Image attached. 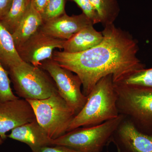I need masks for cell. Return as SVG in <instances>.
Listing matches in <instances>:
<instances>
[{
    "instance_id": "6da1fadb",
    "label": "cell",
    "mask_w": 152,
    "mask_h": 152,
    "mask_svg": "<svg viewBox=\"0 0 152 152\" xmlns=\"http://www.w3.org/2000/svg\"><path fill=\"white\" fill-rule=\"evenodd\" d=\"M104 27L102 41L92 48L76 53L57 50L53 53L52 59L78 76L86 96L104 77L111 75L114 83H122L145 69L137 56L135 39L114 23Z\"/></svg>"
},
{
    "instance_id": "7a4b0ae2",
    "label": "cell",
    "mask_w": 152,
    "mask_h": 152,
    "mask_svg": "<svg viewBox=\"0 0 152 152\" xmlns=\"http://www.w3.org/2000/svg\"><path fill=\"white\" fill-rule=\"evenodd\" d=\"M117 100L113 76L104 77L87 96L84 106L74 117L68 132L78 128L100 124L118 117Z\"/></svg>"
},
{
    "instance_id": "3957f363",
    "label": "cell",
    "mask_w": 152,
    "mask_h": 152,
    "mask_svg": "<svg viewBox=\"0 0 152 152\" xmlns=\"http://www.w3.org/2000/svg\"><path fill=\"white\" fill-rule=\"evenodd\" d=\"M7 71L16 93L22 99H43L58 93L53 80L40 67L23 61Z\"/></svg>"
},
{
    "instance_id": "277c9868",
    "label": "cell",
    "mask_w": 152,
    "mask_h": 152,
    "mask_svg": "<svg viewBox=\"0 0 152 152\" xmlns=\"http://www.w3.org/2000/svg\"><path fill=\"white\" fill-rule=\"evenodd\" d=\"M125 118L118 117L100 124L80 127L53 140V145H62L82 152H101L111 142L112 137Z\"/></svg>"
},
{
    "instance_id": "5b68a950",
    "label": "cell",
    "mask_w": 152,
    "mask_h": 152,
    "mask_svg": "<svg viewBox=\"0 0 152 152\" xmlns=\"http://www.w3.org/2000/svg\"><path fill=\"white\" fill-rule=\"evenodd\" d=\"M32 108L36 119L52 140L68 132L75 112L58 93L43 99H26Z\"/></svg>"
},
{
    "instance_id": "8992f818",
    "label": "cell",
    "mask_w": 152,
    "mask_h": 152,
    "mask_svg": "<svg viewBox=\"0 0 152 152\" xmlns=\"http://www.w3.org/2000/svg\"><path fill=\"white\" fill-rule=\"evenodd\" d=\"M120 114L134 124L152 126V87L114 83Z\"/></svg>"
},
{
    "instance_id": "52a82bcc",
    "label": "cell",
    "mask_w": 152,
    "mask_h": 152,
    "mask_svg": "<svg viewBox=\"0 0 152 152\" xmlns=\"http://www.w3.org/2000/svg\"><path fill=\"white\" fill-rule=\"evenodd\" d=\"M39 67L53 80L59 94L72 109L75 115L78 113L87 100V96L81 89L82 82L78 76L53 59L44 61Z\"/></svg>"
},
{
    "instance_id": "ba28073f",
    "label": "cell",
    "mask_w": 152,
    "mask_h": 152,
    "mask_svg": "<svg viewBox=\"0 0 152 152\" xmlns=\"http://www.w3.org/2000/svg\"><path fill=\"white\" fill-rule=\"evenodd\" d=\"M64 41L49 36L39 29L16 49L23 61L39 67L44 61L52 59L56 49H63Z\"/></svg>"
},
{
    "instance_id": "9c48e42d",
    "label": "cell",
    "mask_w": 152,
    "mask_h": 152,
    "mask_svg": "<svg viewBox=\"0 0 152 152\" xmlns=\"http://www.w3.org/2000/svg\"><path fill=\"white\" fill-rule=\"evenodd\" d=\"M111 142L120 152H152V134L142 132L125 117Z\"/></svg>"
},
{
    "instance_id": "30bf717a",
    "label": "cell",
    "mask_w": 152,
    "mask_h": 152,
    "mask_svg": "<svg viewBox=\"0 0 152 152\" xmlns=\"http://www.w3.org/2000/svg\"><path fill=\"white\" fill-rule=\"evenodd\" d=\"M35 115L28 102L20 98L0 103V138L5 140L7 133L15 128L35 121Z\"/></svg>"
},
{
    "instance_id": "8fae6325",
    "label": "cell",
    "mask_w": 152,
    "mask_h": 152,
    "mask_svg": "<svg viewBox=\"0 0 152 152\" xmlns=\"http://www.w3.org/2000/svg\"><path fill=\"white\" fill-rule=\"evenodd\" d=\"M91 25L94 24L83 13L69 16L65 13L45 22L39 30L53 37L66 40L82 29Z\"/></svg>"
},
{
    "instance_id": "7c38bea8",
    "label": "cell",
    "mask_w": 152,
    "mask_h": 152,
    "mask_svg": "<svg viewBox=\"0 0 152 152\" xmlns=\"http://www.w3.org/2000/svg\"><path fill=\"white\" fill-rule=\"evenodd\" d=\"M7 137L26 144L34 152L53 145L52 141L37 120L14 129Z\"/></svg>"
},
{
    "instance_id": "4fadbf2b",
    "label": "cell",
    "mask_w": 152,
    "mask_h": 152,
    "mask_svg": "<svg viewBox=\"0 0 152 152\" xmlns=\"http://www.w3.org/2000/svg\"><path fill=\"white\" fill-rule=\"evenodd\" d=\"M94 25L88 26L79 31L69 39L65 40L63 51L76 53L85 51L100 43L103 39L102 32L98 31Z\"/></svg>"
},
{
    "instance_id": "5bb4252c",
    "label": "cell",
    "mask_w": 152,
    "mask_h": 152,
    "mask_svg": "<svg viewBox=\"0 0 152 152\" xmlns=\"http://www.w3.org/2000/svg\"><path fill=\"white\" fill-rule=\"evenodd\" d=\"M43 23L41 14L31 2L16 29L12 34L16 48L23 45L39 29Z\"/></svg>"
},
{
    "instance_id": "9a60e30c",
    "label": "cell",
    "mask_w": 152,
    "mask_h": 152,
    "mask_svg": "<svg viewBox=\"0 0 152 152\" xmlns=\"http://www.w3.org/2000/svg\"><path fill=\"white\" fill-rule=\"evenodd\" d=\"M22 61L12 34L0 22V63L8 71Z\"/></svg>"
},
{
    "instance_id": "2e32d148",
    "label": "cell",
    "mask_w": 152,
    "mask_h": 152,
    "mask_svg": "<svg viewBox=\"0 0 152 152\" xmlns=\"http://www.w3.org/2000/svg\"><path fill=\"white\" fill-rule=\"evenodd\" d=\"M31 3V0H12L7 13L0 20L1 23L12 34L20 23Z\"/></svg>"
},
{
    "instance_id": "e0dca14e",
    "label": "cell",
    "mask_w": 152,
    "mask_h": 152,
    "mask_svg": "<svg viewBox=\"0 0 152 152\" xmlns=\"http://www.w3.org/2000/svg\"><path fill=\"white\" fill-rule=\"evenodd\" d=\"M104 26L114 24L119 14L118 0H90Z\"/></svg>"
},
{
    "instance_id": "ac0fdd59",
    "label": "cell",
    "mask_w": 152,
    "mask_h": 152,
    "mask_svg": "<svg viewBox=\"0 0 152 152\" xmlns=\"http://www.w3.org/2000/svg\"><path fill=\"white\" fill-rule=\"evenodd\" d=\"M11 82L8 72L0 63V103L19 98L13 92Z\"/></svg>"
},
{
    "instance_id": "d6986e66",
    "label": "cell",
    "mask_w": 152,
    "mask_h": 152,
    "mask_svg": "<svg viewBox=\"0 0 152 152\" xmlns=\"http://www.w3.org/2000/svg\"><path fill=\"white\" fill-rule=\"evenodd\" d=\"M66 0H48L41 14L43 23L65 13Z\"/></svg>"
},
{
    "instance_id": "ffe728a7",
    "label": "cell",
    "mask_w": 152,
    "mask_h": 152,
    "mask_svg": "<svg viewBox=\"0 0 152 152\" xmlns=\"http://www.w3.org/2000/svg\"><path fill=\"white\" fill-rule=\"evenodd\" d=\"M122 83L128 85L152 87V68H145L130 76Z\"/></svg>"
},
{
    "instance_id": "44dd1931",
    "label": "cell",
    "mask_w": 152,
    "mask_h": 152,
    "mask_svg": "<svg viewBox=\"0 0 152 152\" xmlns=\"http://www.w3.org/2000/svg\"><path fill=\"white\" fill-rule=\"evenodd\" d=\"M74 2L83 11V13L92 21L94 24L100 23L96 11L90 0H69Z\"/></svg>"
},
{
    "instance_id": "7402d4cb",
    "label": "cell",
    "mask_w": 152,
    "mask_h": 152,
    "mask_svg": "<svg viewBox=\"0 0 152 152\" xmlns=\"http://www.w3.org/2000/svg\"><path fill=\"white\" fill-rule=\"evenodd\" d=\"M31 152H82L62 145H54L44 147L36 151Z\"/></svg>"
},
{
    "instance_id": "603a6c76",
    "label": "cell",
    "mask_w": 152,
    "mask_h": 152,
    "mask_svg": "<svg viewBox=\"0 0 152 152\" xmlns=\"http://www.w3.org/2000/svg\"><path fill=\"white\" fill-rule=\"evenodd\" d=\"M12 0H0V20L7 12Z\"/></svg>"
},
{
    "instance_id": "cb8c5ba5",
    "label": "cell",
    "mask_w": 152,
    "mask_h": 152,
    "mask_svg": "<svg viewBox=\"0 0 152 152\" xmlns=\"http://www.w3.org/2000/svg\"><path fill=\"white\" fill-rule=\"evenodd\" d=\"M48 0H31L33 7L41 14Z\"/></svg>"
},
{
    "instance_id": "d4e9b609",
    "label": "cell",
    "mask_w": 152,
    "mask_h": 152,
    "mask_svg": "<svg viewBox=\"0 0 152 152\" xmlns=\"http://www.w3.org/2000/svg\"><path fill=\"white\" fill-rule=\"evenodd\" d=\"M4 140H3L2 139L0 138V145H2L4 143Z\"/></svg>"
},
{
    "instance_id": "484cf974",
    "label": "cell",
    "mask_w": 152,
    "mask_h": 152,
    "mask_svg": "<svg viewBox=\"0 0 152 152\" xmlns=\"http://www.w3.org/2000/svg\"><path fill=\"white\" fill-rule=\"evenodd\" d=\"M117 152H120L117 149Z\"/></svg>"
},
{
    "instance_id": "4316f807",
    "label": "cell",
    "mask_w": 152,
    "mask_h": 152,
    "mask_svg": "<svg viewBox=\"0 0 152 152\" xmlns=\"http://www.w3.org/2000/svg\"><path fill=\"white\" fill-rule=\"evenodd\" d=\"M109 152L108 151V152Z\"/></svg>"
}]
</instances>
